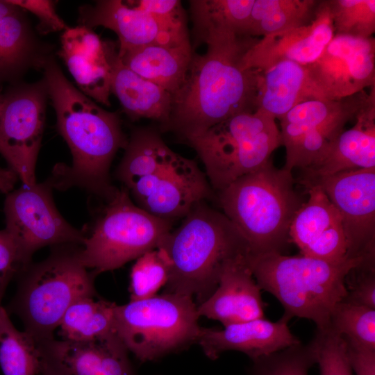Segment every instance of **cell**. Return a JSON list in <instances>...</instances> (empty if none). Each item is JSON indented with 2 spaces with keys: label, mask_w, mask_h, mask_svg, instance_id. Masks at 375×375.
<instances>
[{
  "label": "cell",
  "mask_w": 375,
  "mask_h": 375,
  "mask_svg": "<svg viewBox=\"0 0 375 375\" xmlns=\"http://www.w3.org/2000/svg\"><path fill=\"white\" fill-rule=\"evenodd\" d=\"M369 88L355 116L354 126L338 136L322 160L303 171L301 183L342 172L375 167V85Z\"/></svg>",
  "instance_id": "obj_23"
},
{
  "label": "cell",
  "mask_w": 375,
  "mask_h": 375,
  "mask_svg": "<svg viewBox=\"0 0 375 375\" xmlns=\"http://www.w3.org/2000/svg\"><path fill=\"white\" fill-rule=\"evenodd\" d=\"M2 100H3L2 94L1 95L0 94V112H1V107H2ZM0 153L2 155V156L8 162L9 167H10L12 165L11 155H10L8 148L7 147V146L6 145V144L4 143V142L3 141L1 137H0Z\"/></svg>",
  "instance_id": "obj_44"
},
{
  "label": "cell",
  "mask_w": 375,
  "mask_h": 375,
  "mask_svg": "<svg viewBox=\"0 0 375 375\" xmlns=\"http://www.w3.org/2000/svg\"><path fill=\"white\" fill-rule=\"evenodd\" d=\"M110 90L131 119L147 118L167 126L172 110V94L126 67L116 49L111 57Z\"/></svg>",
  "instance_id": "obj_26"
},
{
  "label": "cell",
  "mask_w": 375,
  "mask_h": 375,
  "mask_svg": "<svg viewBox=\"0 0 375 375\" xmlns=\"http://www.w3.org/2000/svg\"><path fill=\"white\" fill-rule=\"evenodd\" d=\"M158 247L170 265L164 292L195 297L197 305L214 292L225 264L248 254L242 237L230 220L203 201L192 208Z\"/></svg>",
  "instance_id": "obj_3"
},
{
  "label": "cell",
  "mask_w": 375,
  "mask_h": 375,
  "mask_svg": "<svg viewBox=\"0 0 375 375\" xmlns=\"http://www.w3.org/2000/svg\"><path fill=\"white\" fill-rule=\"evenodd\" d=\"M171 220L136 205L128 190L117 189L92 226L83 229L81 262L97 275L121 267L158 248L172 230Z\"/></svg>",
  "instance_id": "obj_8"
},
{
  "label": "cell",
  "mask_w": 375,
  "mask_h": 375,
  "mask_svg": "<svg viewBox=\"0 0 375 375\" xmlns=\"http://www.w3.org/2000/svg\"><path fill=\"white\" fill-rule=\"evenodd\" d=\"M53 188L47 180L30 186L22 185L6 195L5 228L16 240L25 267L41 248L83 242V230L72 226L58 210Z\"/></svg>",
  "instance_id": "obj_11"
},
{
  "label": "cell",
  "mask_w": 375,
  "mask_h": 375,
  "mask_svg": "<svg viewBox=\"0 0 375 375\" xmlns=\"http://www.w3.org/2000/svg\"><path fill=\"white\" fill-rule=\"evenodd\" d=\"M58 55L77 88L97 103L110 106L111 57L114 44L82 25L68 27L60 37Z\"/></svg>",
  "instance_id": "obj_20"
},
{
  "label": "cell",
  "mask_w": 375,
  "mask_h": 375,
  "mask_svg": "<svg viewBox=\"0 0 375 375\" xmlns=\"http://www.w3.org/2000/svg\"><path fill=\"white\" fill-rule=\"evenodd\" d=\"M42 72L58 131L72 156L70 166L57 164L48 180L53 188L78 187L110 200L117 190L110 182V167L117 151L125 148L128 141L119 115L103 109L74 86L54 56Z\"/></svg>",
  "instance_id": "obj_2"
},
{
  "label": "cell",
  "mask_w": 375,
  "mask_h": 375,
  "mask_svg": "<svg viewBox=\"0 0 375 375\" xmlns=\"http://www.w3.org/2000/svg\"><path fill=\"white\" fill-rule=\"evenodd\" d=\"M257 38L228 31L208 34L203 55L194 53L185 80L172 95L165 127L185 141L242 112L256 110L259 71L243 58Z\"/></svg>",
  "instance_id": "obj_1"
},
{
  "label": "cell",
  "mask_w": 375,
  "mask_h": 375,
  "mask_svg": "<svg viewBox=\"0 0 375 375\" xmlns=\"http://www.w3.org/2000/svg\"><path fill=\"white\" fill-rule=\"evenodd\" d=\"M170 265L161 248L150 250L136 259L130 274L131 301L153 297L168 281Z\"/></svg>",
  "instance_id": "obj_34"
},
{
  "label": "cell",
  "mask_w": 375,
  "mask_h": 375,
  "mask_svg": "<svg viewBox=\"0 0 375 375\" xmlns=\"http://www.w3.org/2000/svg\"><path fill=\"white\" fill-rule=\"evenodd\" d=\"M0 367L3 375H38L40 351L33 338L12 324L7 310L0 306Z\"/></svg>",
  "instance_id": "obj_32"
},
{
  "label": "cell",
  "mask_w": 375,
  "mask_h": 375,
  "mask_svg": "<svg viewBox=\"0 0 375 375\" xmlns=\"http://www.w3.org/2000/svg\"><path fill=\"white\" fill-rule=\"evenodd\" d=\"M78 25L103 26L118 38V55L148 45L178 46L190 43L187 24L158 17L126 1L101 0L78 8Z\"/></svg>",
  "instance_id": "obj_16"
},
{
  "label": "cell",
  "mask_w": 375,
  "mask_h": 375,
  "mask_svg": "<svg viewBox=\"0 0 375 375\" xmlns=\"http://www.w3.org/2000/svg\"><path fill=\"white\" fill-rule=\"evenodd\" d=\"M310 99H322L310 81L306 65L281 60L259 71L256 110L279 119Z\"/></svg>",
  "instance_id": "obj_25"
},
{
  "label": "cell",
  "mask_w": 375,
  "mask_h": 375,
  "mask_svg": "<svg viewBox=\"0 0 375 375\" xmlns=\"http://www.w3.org/2000/svg\"><path fill=\"white\" fill-rule=\"evenodd\" d=\"M335 35L328 0L319 1L308 24L257 39L244 56V67L262 71L281 60L310 65L320 56Z\"/></svg>",
  "instance_id": "obj_18"
},
{
  "label": "cell",
  "mask_w": 375,
  "mask_h": 375,
  "mask_svg": "<svg viewBox=\"0 0 375 375\" xmlns=\"http://www.w3.org/2000/svg\"><path fill=\"white\" fill-rule=\"evenodd\" d=\"M40 375H58L57 374H56L55 372H53V371L46 368V367H41V371H40Z\"/></svg>",
  "instance_id": "obj_47"
},
{
  "label": "cell",
  "mask_w": 375,
  "mask_h": 375,
  "mask_svg": "<svg viewBox=\"0 0 375 375\" xmlns=\"http://www.w3.org/2000/svg\"><path fill=\"white\" fill-rule=\"evenodd\" d=\"M116 303L85 297L72 303L64 313L58 328L62 339L87 342L115 332Z\"/></svg>",
  "instance_id": "obj_30"
},
{
  "label": "cell",
  "mask_w": 375,
  "mask_h": 375,
  "mask_svg": "<svg viewBox=\"0 0 375 375\" xmlns=\"http://www.w3.org/2000/svg\"><path fill=\"white\" fill-rule=\"evenodd\" d=\"M26 15L19 8L0 18V90L3 85L23 81L31 70L43 69L54 47L42 40Z\"/></svg>",
  "instance_id": "obj_24"
},
{
  "label": "cell",
  "mask_w": 375,
  "mask_h": 375,
  "mask_svg": "<svg viewBox=\"0 0 375 375\" xmlns=\"http://www.w3.org/2000/svg\"><path fill=\"white\" fill-rule=\"evenodd\" d=\"M332 329L344 340L375 349V310L342 301L330 320Z\"/></svg>",
  "instance_id": "obj_33"
},
{
  "label": "cell",
  "mask_w": 375,
  "mask_h": 375,
  "mask_svg": "<svg viewBox=\"0 0 375 375\" xmlns=\"http://www.w3.org/2000/svg\"><path fill=\"white\" fill-rule=\"evenodd\" d=\"M247 262L260 288L281 303L284 315L312 320L318 330L330 326L334 308L345 299L348 274L361 265H371L361 258L332 262L279 253L247 255Z\"/></svg>",
  "instance_id": "obj_4"
},
{
  "label": "cell",
  "mask_w": 375,
  "mask_h": 375,
  "mask_svg": "<svg viewBox=\"0 0 375 375\" xmlns=\"http://www.w3.org/2000/svg\"><path fill=\"white\" fill-rule=\"evenodd\" d=\"M37 345L41 366L58 375H138L116 332L91 341L53 338Z\"/></svg>",
  "instance_id": "obj_17"
},
{
  "label": "cell",
  "mask_w": 375,
  "mask_h": 375,
  "mask_svg": "<svg viewBox=\"0 0 375 375\" xmlns=\"http://www.w3.org/2000/svg\"><path fill=\"white\" fill-rule=\"evenodd\" d=\"M249 375H308L316 364L312 340L301 342L252 361Z\"/></svg>",
  "instance_id": "obj_36"
},
{
  "label": "cell",
  "mask_w": 375,
  "mask_h": 375,
  "mask_svg": "<svg viewBox=\"0 0 375 375\" xmlns=\"http://www.w3.org/2000/svg\"><path fill=\"white\" fill-rule=\"evenodd\" d=\"M247 255L240 254L225 264L214 292L197 305L199 317L219 321L224 326L264 318L266 303Z\"/></svg>",
  "instance_id": "obj_21"
},
{
  "label": "cell",
  "mask_w": 375,
  "mask_h": 375,
  "mask_svg": "<svg viewBox=\"0 0 375 375\" xmlns=\"http://www.w3.org/2000/svg\"><path fill=\"white\" fill-rule=\"evenodd\" d=\"M193 54L192 46L189 43L178 46L148 45L118 56L133 72L172 96L185 81Z\"/></svg>",
  "instance_id": "obj_27"
},
{
  "label": "cell",
  "mask_w": 375,
  "mask_h": 375,
  "mask_svg": "<svg viewBox=\"0 0 375 375\" xmlns=\"http://www.w3.org/2000/svg\"><path fill=\"white\" fill-rule=\"evenodd\" d=\"M285 315L276 322L262 319L231 324L224 328H202L197 343L205 355L215 360L224 352L237 351L252 361L301 343L290 331Z\"/></svg>",
  "instance_id": "obj_22"
},
{
  "label": "cell",
  "mask_w": 375,
  "mask_h": 375,
  "mask_svg": "<svg viewBox=\"0 0 375 375\" xmlns=\"http://www.w3.org/2000/svg\"><path fill=\"white\" fill-rule=\"evenodd\" d=\"M365 90L339 100L301 102L279 119L282 145L286 151L284 169H308L328 153L345 125L355 116Z\"/></svg>",
  "instance_id": "obj_10"
},
{
  "label": "cell",
  "mask_w": 375,
  "mask_h": 375,
  "mask_svg": "<svg viewBox=\"0 0 375 375\" xmlns=\"http://www.w3.org/2000/svg\"><path fill=\"white\" fill-rule=\"evenodd\" d=\"M126 190L139 207L171 221L183 218L195 205L210 198L212 192L197 162L178 153L165 166Z\"/></svg>",
  "instance_id": "obj_15"
},
{
  "label": "cell",
  "mask_w": 375,
  "mask_h": 375,
  "mask_svg": "<svg viewBox=\"0 0 375 375\" xmlns=\"http://www.w3.org/2000/svg\"><path fill=\"white\" fill-rule=\"evenodd\" d=\"M276 119L260 110L233 115L186 142L196 151L217 192L260 169L282 145Z\"/></svg>",
  "instance_id": "obj_7"
},
{
  "label": "cell",
  "mask_w": 375,
  "mask_h": 375,
  "mask_svg": "<svg viewBox=\"0 0 375 375\" xmlns=\"http://www.w3.org/2000/svg\"><path fill=\"white\" fill-rule=\"evenodd\" d=\"M17 178V174L10 168L0 167V192L8 193L12 191Z\"/></svg>",
  "instance_id": "obj_43"
},
{
  "label": "cell",
  "mask_w": 375,
  "mask_h": 375,
  "mask_svg": "<svg viewBox=\"0 0 375 375\" xmlns=\"http://www.w3.org/2000/svg\"><path fill=\"white\" fill-rule=\"evenodd\" d=\"M306 67L322 99L351 97L375 85V39L335 34L320 56Z\"/></svg>",
  "instance_id": "obj_14"
},
{
  "label": "cell",
  "mask_w": 375,
  "mask_h": 375,
  "mask_svg": "<svg viewBox=\"0 0 375 375\" xmlns=\"http://www.w3.org/2000/svg\"><path fill=\"white\" fill-rule=\"evenodd\" d=\"M292 172L276 169L272 159L219 192L224 215L242 237L250 256L282 253L290 241L292 220L303 203Z\"/></svg>",
  "instance_id": "obj_5"
},
{
  "label": "cell",
  "mask_w": 375,
  "mask_h": 375,
  "mask_svg": "<svg viewBox=\"0 0 375 375\" xmlns=\"http://www.w3.org/2000/svg\"><path fill=\"white\" fill-rule=\"evenodd\" d=\"M18 8L17 6L12 5L7 0L0 1V18L15 12Z\"/></svg>",
  "instance_id": "obj_45"
},
{
  "label": "cell",
  "mask_w": 375,
  "mask_h": 375,
  "mask_svg": "<svg viewBox=\"0 0 375 375\" xmlns=\"http://www.w3.org/2000/svg\"><path fill=\"white\" fill-rule=\"evenodd\" d=\"M7 1L33 14L38 18V24L35 26V30L40 35L63 32L69 27L56 12V1L51 0H7Z\"/></svg>",
  "instance_id": "obj_39"
},
{
  "label": "cell",
  "mask_w": 375,
  "mask_h": 375,
  "mask_svg": "<svg viewBox=\"0 0 375 375\" xmlns=\"http://www.w3.org/2000/svg\"><path fill=\"white\" fill-rule=\"evenodd\" d=\"M124 149L116 177L126 189L165 166L177 154L157 131L147 128L134 129Z\"/></svg>",
  "instance_id": "obj_28"
},
{
  "label": "cell",
  "mask_w": 375,
  "mask_h": 375,
  "mask_svg": "<svg viewBox=\"0 0 375 375\" xmlns=\"http://www.w3.org/2000/svg\"><path fill=\"white\" fill-rule=\"evenodd\" d=\"M24 268L16 240L6 228L0 230V282L18 275Z\"/></svg>",
  "instance_id": "obj_40"
},
{
  "label": "cell",
  "mask_w": 375,
  "mask_h": 375,
  "mask_svg": "<svg viewBox=\"0 0 375 375\" xmlns=\"http://www.w3.org/2000/svg\"><path fill=\"white\" fill-rule=\"evenodd\" d=\"M344 340L352 371L356 375H375V349Z\"/></svg>",
  "instance_id": "obj_42"
},
{
  "label": "cell",
  "mask_w": 375,
  "mask_h": 375,
  "mask_svg": "<svg viewBox=\"0 0 375 375\" xmlns=\"http://www.w3.org/2000/svg\"><path fill=\"white\" fill-rule=\"evenodd\" d=\"M11 278H12L11 277H6L0 282V306H1L3 297L5 294L6 288L9 282L10 281Z\"/></svg>",
  "instance_id": "obj_46"
},
{
  "label": "cell",
  "mask_w": 375,
  "mask_h": 375,
  "mask_svg": "<svg viewBox=\"0 0 375 375\" xmlns=\"http://www.w3.org/2000/svg\"><path fill=\"white\" fill-rule=\"evenodd\" d=\"M78 244L52 247L43 260L32 262L18 274L9 308L22 320L24 331L39 344L53 338L67 309L76 300L96 296L97 274L81 262Z\"/></svg>",
  "instance_id": "obj_6"
},
{
  "label": "cell",
  "mask_w": 375,
  "mask_h": 375,
  "mask_svg": "<svg viewBox=\"0 0 375 375\" xmlns=\"http://www.w3.org/2000/svg\"><path fill=\"white\" fill-rule=\"evenodd\" d=\"M199 318L192 297L163 292L116 305L114 327L128 351L144 362L197 343Z\"/></svg>",
  "instance_id": "obj_9"
},
{
  "label": "cell",
  "mask_w": 375,
  "mask_h": 375,
  "mask_svg": "<svg viewBox=\"0 0 375 375\" xmlns=\"http://www.w3.org/2000/svg\"><path fill=\"white\" fill-rule=\"evenodd\" d=\"M308 199L295 213L289 229L290 241L301 254L328 261L347 258L341 217L321 187L305 185Z\"/></svg>",
  "instance_id": "obj_19"
},
{
  "label": "cell",
  "mask_w": 375,
  "mask_h": 375,
  "mask_svg": "<svg viewBox=\"0 0 375 375\" xmlns=\"http://www.w3.org/2000/svg\"><path fill=\"white\" fill-rule=\"evenodd\" d=\"M335 34L369 38L375 32L374 0H328Z\"/></svg>",
  "instance_id": "obj_35"
},
{
  "label": "cell",
  "mask_w": 375,
  "mask_h": 375,
  "mask_svg": "<svg viewBox=\"0 0 375 375\" xmlns=\"http://www.w3.org/2000/svg\"><path fill=\"white\" fill-rule=\"evenodd\" d=\"M347 295L344 301L375 310L374 266L361 265L347 276Z\"/></svg>",
  "instance_id": "obj_38"
},
{
  "label": "cell",
  "mask_w": 375,
  "mask_h": 375,
  "mask_svg": "<svg viewBox=\"0 0 375 375\" xmlns=\"http://www.w3.org/2000/svg\"><path fill=\"white\" fill-rule=\"evenodd\" d=\"M319 1L255 0L246 34L265 36L308 24Z\"/></svg>",
  "instance_id": "obj_31"
},
{
  "label": "cell",
  "mask_w": 375,
  "mask_h": 375,
  "mask_svg": "<svg viewBox=\"0 0 375 375\" xmlns=\"http://www.w3.org/2000/svg\"><path fill=\"white\" fill-rule=\"evenodd\" d=\"M302 184L319 185L338 211L347 257L374 265L375 167L342 172Z\"/></svg>",
  "instance_id": "obj_13"
},
{
  "label": "cell",
  "mask_w": 375,
  "mask_h": 375,
  "mask_svg": "<svg viewBox=\"0 0 375 375\" xmlns=\"http://www.w3.org/2000/svg\"><path fill=\"white\" fill-rule=\"evenodd\" d=\"M194 43H203L210 33L228 31L247 35L255 0H191Z\"/></svg>",
  "instance_id": "obj_29"
},
{
  "label": "cell",
  "mask_w": 375,
  "mask_h": 375,
  "mask_svg": "<svg viewBox=\"0 0 375 375\" xmlns=\"http://www.w3.org/2000/svg\"><path fill=\"white\" fill-rule=\"evenodd\" d=\"M131 6L158 17L173 22L187 24L185 11L178 0L126 1Z\"/></svg>",
  "instance_id": "obj_41"
},
{
  "label": "cell",
  "mask_w": 375,
  "mask_h": 375,
  "mask_svg": "<svg viewBox=\"0 0 375 375\" xmlns=\"http://www.w3.org/2000/svg\"><path fill=\"white\" fill-rule=\"evenodd\" d=\"M2 94L0 137L12 158L10 169L22 185L37 183L35 168L41 147L49 94L43 78L8 85Z\"/></svg>",
  "instance_id": "obj_12"
},
{
  "label": "cell",
  "mask_w": 375,
  "mask_h": 375,
  "mask_svg": "<svg viewBox=\"0 0 375 375\" xmlns=\"http://www.w3.org/2000/svg\"><path fill=\"white\" fill-rule=\"evenodd\" d=\"M312 342L319 375H353L344 339L330 326L317 329Z\"/></svg>",
  "instance_id": "obj_37"
}]
</instances>
